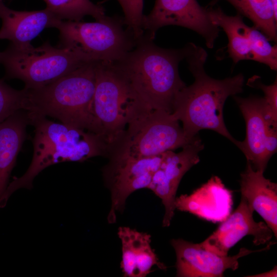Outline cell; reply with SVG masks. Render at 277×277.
<instances>
[{"label":"cell","instance_id":"cell-1","mask_svg":"<svg viewBox=\"0 0 277 277\" xmlns=\"http://www.w3.org/2000/svg\"><path fill=\"white\" fill-rule=\"evenodd\" d=\"M185 57L194 81L177 94L172 114L183 124L186 136L193 140L203 129H210L224 136L237 147L240 141L228 131L223 117L227 98L243 91L244 77L242 73L223 80L208 76L204 69L207 53L193 43L187 45Z\"/></svg>","mask_w":277,"mask_h":277},{"label":"cell","instance_id":"cell-2","mask_svg":"<svg viewBox=\"0 0 277 277\" xmlns=\"http://www.w3.org/2000/svg\"><path fill=\"white\" fill-rule=\"evenodd\" d=\"M144 34L134 47L121 60L113 62L140 100L151 110L172 113L178 92L186 85L179 73L188 47L165 49Z\"/></svg>","mask_w":277,"mask_h":277},{"label":"cell","instance_id":"cell-3","mask_svg":"<svg viewBox=\"0 0 277 277\" xmlns=\"http://www.w3.org/2000/svg\"><path fill=\"white\" fill-rule=\"evenodd\" d=\"M34 128L33 155L27 171L9 183L0 200L4 208L16 190L31 189L35 177L46 168L65 162L85 161L97 156H108L109 148L104 137L91 131L56 123L40 117L32 119Z\"/></svg>","mask_w":277,"mask_h":277},{"label":"cell","instance_id":"cell-4","mask_svg":"<svg viewBox=\"0 0 277 277\" xmlns=\"http://www.w3.org/2000/svg\"><path fill=\"white\" fill-rule=\"evenodd\" d=\"M97 62L86 64L44 86L34 89L24 87L27 94L26 111L30 121L50 116L63 124L104 137L93 111Z\"/></svg>","mask_w":277,"mask_h":277},{"label":"cell","instance_id":"cell-5","mask_svg":"<svg viewBox=\"0 0 277 277\" xmlns=\"http://www.w3.org/2000/svg\"><path fill=\"white\" fill-rule=\"evenodd\" d=\"M92 62L96 61L76 48H56L48 42L36 48L10 44L0 54L5 78L22 80L28 89L44 86Z\"/></svg>","mask_w":277,"mask_h":277},{"label":"cell","instance_id":"cell-6","mask_svg":"<svg viewBox=\"0 0 277 277\" xmlns=\"http://www.w3.org/2000/svg\"><path fill=\"white\" fill-rule=\"evenodd\" d=\"M93 111L109 150L134 120L153 110L137 96L113 62L95 66Z\"/></svg>","mask_w":277,"mask_h":277},{"label":"cell","instance_id":"cell-7","mask_svg":"<svg viewBox=\"0 0 277 277\" xmlns=\"http://www.w3.org/2000/svg\"><path fill=\"white\" fill-rule=\"evenodd\" d=\"M60 47L70 46L95 61L114 62L124 57L137 41L126 26L124 18L105 16L94 22L61 21Z\"/></svg>","mask_w":277,"mask_h":277},{"label":"cell","instance_id":"cell-8","mask_svg":"<svg viewBox=\"0 0 277 277\" xmlns=\"http://www.w3.org/2000/svg\"><path fill=\"white\" fill-rule=\"evenodd\" d=\"M195 138L190 140L186 136L179 121L172 113L153 110L128 125L123 134L111 147L108 157L111 155L137 158L154 156L183 148Z\"/></svg>","mask_w":277,"mask_h":277},{"label":"cell","instance_id":"cell-9","mask_svg":"<svg viewBox=\"0 0 277 277\" xmlns=\"http://www.w3.org/2000/svg\"><path fill=\"white\" fill-rule=\"evenodd\" d=\"M166 152L148 157L111 155L103 168L105 184L109 189L111 205L107 219L115 222L117 212H122L129 196L134 191L148 188L154 173L161 165Z\"/></svg>","mask_w":277,"mask_h":277},{"label":"cell","instance_id":"cell-10","mask_svg":"<svg viewBox=\"0 0 277 277\" xmlns=\"http://www.w3.org/2000/svg\"><path fill=\"white\" fill-rule=\"evenodd\" d=\"M175 25L192 30L201 35L207 47L212 48L219 34V27L210 19L207 9L196 0H156L153 8L143 16L144 34L154 39L162 27Z\"/></svg>","mask_w":277,"mask_h":277},{"label":"cell","instance_id":"cell-11","mask_svg":"<svg viewBox=\"0 0 277 277\" xmlns=\"http://www.w3.org/2000/svg\"><path fill=\"white\" fill-rule=\"evenodd\" d=\"M204 147L197 136L178 153L166 151L161 165L154 173L148 188L161 200L164 206L163 227L170 226L175 210L176 194L180 182L184 174L200 162L199 153Z\"/></svg>","mask_w":277,"mask_h":277},{"label":"cell","instance_id":"cell-12","mask_svg":"<svg viewBox=\"0 0 277 277\" xmlns=\"http://www.w3.org/2000/svg\"><path fill=\"white\" fill-rule=\"evenodd\" d=\"M172 246L176 255V276L179 277H221L227 269L239 267V260L252 253L269 250L274 244L270 242L259 250L240 248L232 256H221L203 248L200 243H193L182 239H172Z\"/></svg>","mask_w":277,"mask_h":277},{"label":"cell","instance_id":"cell-13","mask_svg":"<svg viewBox=\"0 0 277 277\" xmlns=\"http://www.w3.org/2000/svg\"><path fill=\"white\" fill-rule=\"evenodd\" d=\"M253 209L241 195L240 203L234 211L228 216L217 228L203 242L204 248L221 256L228 255L229 249L246 235L253 236L255 245L268 244L273 232L263 222H256Z\"/></svg>","mask_w":277,"mask_h":277},{"label":"cell","instance_id":"cell-14","mask_svg":"<svg viewBox=\"0 0 277 277\" xmlns=\"http://www.w3.org/2000/svg\"><path fill=\"white\" fill-rule=\"evenodd\" d=\"M0 39H6L15 46L30 45L31 41L47 28H56L62 21L47 9L20 11L7 7L0 1Z\"/></svg>","mask_w":277,"mask_h":277},{"label":"cell","instance_id":"cell-15","mask_svg":"<svg viewBox=\"0 0 277 277\" xmlns=\"http://www.w3.org/2000/svg\"><path fill=\"white\" fill-rule=\"evenodd\" d=\"M117 235L122 244L121 268L124 276H146L155 266L161 270L166 269L152 248L150 234L121 226Z\"/></svg>","mask_w":277,"mask_h":277},{"label":"cell","instance_id":"cell-16","mask_svg":"<svg viewBox=\"0 0 277 277\" xmlns=\"http://www.w3.org/2000/svg\"><path fill=\"white\" fill-rule=\"evenodd\" d=\"M246 124L245 139L238 147L252 167L264 172L269 160L265 150V123L262 109V97L242 98L233 96Z\"/></svg>","mask_w":277,"mask_h":277},{"label":"cell","instance_id":"cell-17","mask_svg":"<svg viewBox=\"0 0 277 277\" xmlns=\"http://www.w3.org/2000/svg\"><path fill=\"white\" fill-rule=\"evenodd\" d=\"M247 161L241 174L240 190L249 205L264 219L277 236V184L266 179Z\"/></svg>","mask_w":277,"mask_h":277},{"label":"cell","instance_id":"cell-18","mask_svg":"<svg viewBox=\"0 0 277 277\" xmlns=\"http://www.w3.org/2000/svg\"><path fill=\"white\" fill-rule=\"evenodd\" d=\"M28 125H30V118L28 111L24 110L17 111L0 123V200L26 138Z\"/></svg>","mask_w":277,"mask_h":277},{"label":"cell","instance_id":"cell-19","mask_svg":"<svg viewBox=\"0 0 277 277\" xmlns=\"http://www.w3.org/2000/svg\"><path fill=\"white\" fill-rule=\"evenodd\" d=\"M212 22L221 27L228 38V50L229 57L236 64L242 60H253L249 39L247 32V25L242 15L226 14L220 8L207 9Z\"/></svg>","mask_w":277,"mask_h":277},{"label":"cell","instance_id":"cell-20","mask_svg":"<svg viewBox=\"0 0 277 277\" xmlns=\"http://www.w3.org/2000/svg\"><path fill=\"white\" fill-rule=\"evenodd\" d=\"M220 0H213L214 5ZM253 23V27L262 32L270 41L276 42L277 17L274 15L270 0H225Z\"/></svg>","mask_w":277,"mask_h":277},{"label":"cell","instance_id":"cell-21","mask_svg":"<svg viewBox=\"0 0 277 277\" xmlns=\"http://www.w3.org/2000/svg\"><path fill=\"white\" fill-rule=\"evenodd\" d=\"M46 9L62 21H80L86 15L100 20L105 16L104 7L90 0H44Z\"/></svg>","mask_w":277,"mask_h":277},{"label":"cell","instance_id":"cell-22","mask_svg":"<svg viewBox=\"0 0 277 277\" xmlns=\"http://www.w3.org/2000/svg\"><path fill=\"white\" fill-rule=\"evenodd\" d=\"M253 61L264 64L271 70L277 69V47L272 46L267 38L255 27L247 26Z\"/></svg>","mask_w":277,"mask_h":277},{"label":"cell","instance_id":"cell-23","mask_svg":"<svg viewBox=\"0 0 277 277\" xmlns=\"http://www.w3.org/2000/svg\"><path fill=\"white\" fill-rule=\"evenodd\" d=\"M26 89H15L0 80V123L19 110H26Z\"/></svg>","mask_w":277,"mask_h":277},{"label":"cell","instance_id":"cell-24","mask_svg":"<svg viewBox=\"0 0 277 277\" xmlns=\"http://www.w3.org/2000/svg\"><path fill=\"white\" fill-rule=\"evenodd\" d=\"M124 13V22L127 28L138 41L144 35L142 27L143 0H117Z\"/></svg>","mask_w":277,"mask_h":277},{"label":"cell","instance_id":"cell-25","mask_svg":"<svg viewBox=\"0 0 277 277\" xmlns=\"http://www.w3.org/2000/svg\"><path fill=\"white\" fill-rule=\"evenodd\" d=\"M247 84L261 89L264 96L262 97V108L265 120L277 123V82L266 85L259 80L258 76L250 78Z\"/></svg>","mask_w":277,"mask_h":277},{"label":"cell","instance_id":"cell-26","mask_svg":"<svg viewBox=\"0 0 277 277\" xmlns=\"http://www.w3.org/2000/svg\"><path fill=\"white\" fill-rule=\"evenodd\" d=\"M265 150L267 159L270 157L276 152L277 127H266Z\"/></svg>","mask_w":277,"mask_h":277},{"label":"cell","instance_id":"cell-27","mask_svg":"<svg viewBox=\"0 0 277 277\" xmlns=\"http://www.w3.org/2000/svg\"><path fill=\"white\" fill-rule=\"evenodd\" d=\"M277 268L276 266H275L274 268L268 271L262 273L254 275H250L248 276H254V277H276L277 275Z\"/></svg>","mask_w":277,"mask_h":277},{"label":"cell","instance_id":"cell-28","mask_svg":"<svg viewBox=\"0 0 277 277\" xmlns=\"http://www.w3.org/2000/svg\"><path fill=\"white\" fill-rule=\"evenodd\" d=\"M274 15L277 17V0H270Z\"/></svg>","mask_w":277,"mask_h":277},{"label":"cell","instance_id":"cell-29","mask_svg":"<svg viewBox=\"0 0 277 277\" xmlns=\"http://www.w3.org/2000/svg\"><path fill=\"white\" fill-rule=\"evenodd\" d=\"M0 1H2V0H0Z\"/></svg>","mask_w":277,"mask_h":277},{"label":"cell","instance_id":"cell-30","mask_svg":"<svg viewBox=\"0 0 277 277\" xmlns=\"http://www.w3.org/2000/svg\"><path fill=\"white\" fill-rule=\"evenodd\" d=\"M0 54H1V52H0Z\"/></svg>","mask_w":277,"mask_h":277}]
</instances>
